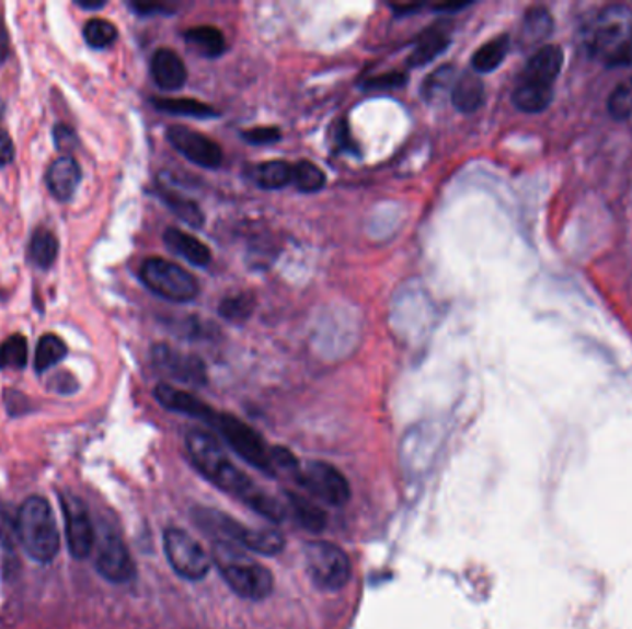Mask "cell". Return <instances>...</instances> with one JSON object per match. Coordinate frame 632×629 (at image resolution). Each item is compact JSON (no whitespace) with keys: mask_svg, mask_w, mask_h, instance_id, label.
I'll return each instance as SVG.
<instances>
[{"mask_svg":"<svg viewBox=\"0 0 632 629\" xmlns=\"http://www.w3.org/2000/svg\"><path fill=\"white\" fill-rule=\"evenodd\" d=\"M185 449L191 464L207 482L214 484L215 488L225 491L233 499L241 500L244 506L260 513L266 521L271 523L284 521L287 515L284 504L266 493L265 489L255 486L252 478L233 464V459L217 435L211 434L209 430H189L185 435Z\"/></svg>","mask_w":632,"mask_h":629,"instance_id":"obj_1","label":"cell"},{"mask_svg":"<svg viewBox=\"0 0 632 629\" xmlns=\"http://www.w3.org/2000/svg\"><path fill=\"white\" fill-rule=\"evenodd\" d=\"M586 48L604 66H632V8L610 4L594 15L586 26Z\"/></svg>","mask_w":632,"mask_h":629,"instance_id":"obj_2","label":"cell"},{"mask_svg":"<svg viewBox=\"0 0 632 629\" xmlns=\"http://www.w3.org/2000/svg\"><path fill=\"white\" fill-rule=\"evenodd\" d=\"M211 559L217 567L226 585L233 593L250 602H263L273 594V572L265 564L252 558V554L243 548L235 547L231 543L215 539L211 547Z\"/></svg>","mask_w":632,"mask_h":629,"instance_id":"obj_3","label":"cell"},{"mask_svg":"<svg viewBox=\"0 0 632 629\" xmlns=\"http://www.w3.org/2000/svg\"><path fill=\"white\" fill-rule=\"evenodd\" d=\"M562 66H564V53L561 47L545 45L538 48L516 82L513 91L515 106L524 113H540L548 109L553 101V85L559 80Z\"/></svg>","mask_w":632,"mask_h":629,"instance_id":"obj_4","label":"cell"},{"mask_svg":"<svg viewBox=\"0 0 632 629\" xmlns=\"http://www.w3.org/2000/svg\"><path fill=\"white\" fill-rule=\"evenodd\" d=\"M193 517L202 528L215 534L220 541L231 543L246 552L278 556L285 548L284 536L278 529L250 528L231 515H226L219 510H211V508H196Z\"/></svg>","mask_w":632,"mask_h":629,"instance_id":"obj_5","label":"cell"},{"mask_svg":"<svg viewBox=\"0 0 632 629\" xmlns=\"http://www.w3.org/2000/svg\"><path fill=\"white\" fill-rule=\"evenodd\" d=\"M15 528L24 552L37 563H50L58 556L59 529L48 500L43 497L24 500Z\"/></svg>","mask_w":632,"mask_h":629,"instance_id":"obj_6","label":"cell"},{"mask_svg":"<svg viewBox=\"0 0 632 629\" xmlns=\"http://www.w3.org/2000/svg\"><path fill=\"white\" fill-rule=\"evenodd\" d=\"M303 567L314 587L324 593H337L348 585L354 564L348 554L335 543H306L303 547Z\"/></svg>","mask_w":632,"mask_h":629,"instance_id":"obj_7","label":"cell"},{"mask_svg":"<svg viewBox=\"0 0 632 629\" xmlns=\"http://www.w3.org/2000/svg\"><path fill=\"white\" fill-rule=\"evenodd\" d=\"M211 424L239 458L255 469L273 475V449L266 445L260 432L231 413H217Z\"/></svg>","mask_w":632,"mask_h":629,"instance_id":"obj_8","label":"cell"},{"mask_svg":"<svg viewBox=\"0 0 632 629\" xmlns=\"http://www.w3.org/2000/svg\"><path fill=\"white\" fill-rule=\"evenodd\" d=\"M163 550L172 571L187 582H200L214 567L211 552H207L189 532L176 526L163 532Z\"/></svg>","mask_w":632,"mask_h":629,"instance_id":"obj_9","label":"cell"},{"mask_svg":"<svg viewBox=\"0 0 632 629\" xmlns=\"http://www.w3.org/2000/svg\"><path fill=\"white\" fill-rule=\"evenodd\" d=\"M141 279L163 300L187 303L198 295V281L189 270L161 257H150L141 266Z\"/></svg>","mask_w":632,"mask_h":629,"instance_id":"obj_10","label":"cell"},{"mask_svg":"<svg viewBox=\"0 0 632 629\" xmlns=\"http://www.w3.org/2000/svg\"><path fill=\"white\" fill-rule=\"evenodd\" d=\"M296 478L314 500H320L328 506H344L352 497L348 478L344 477L335 465L328 464V462L313 459L308 464L298 465Z\"/></svg>","mask_w":632,"mask_h":629,"instance_id":"obj_11","label":"cell"},{"mask_svg":"<svg viewBox=\"0 0 632 629\" xmlns=\"http://www.w3.org/2000/svg\"><path fill=\"white\" fill-rule=\"evenodd\" d=\"M96 571L104 580L115 585L128 583L136 576V564L125 539L115 529L102 528L96 534Z\"/></svg>","mask_w":632,"mask_h":629,"instance_id":"obj_12","label":"cell"},{"mask_svg":"<svg viewBox=\"0 0 632 629\" xmlns=\"http://www.w3.org/2000/svg\"><path fill=\"white\" fill-rule=\"evenodd\" d=\"M67 547L72 558L85 559L95 550L96 529L89 517L88 508L77 494L61 497Z\"/></svg>","mask_w":632,"mask_h":629,"instance_id":"obj_13","label":"cell"},{"mask_svg":"<svg viewBox=\"0 0 632 629\" xmlns=\"http://www.w3.org/2000/svg\"><path fill=\"white\" fill-rule=\"evenodd\" d=\"M166 141L171 142L172 148L182 153L185 160L204 168H219L225 160V153L214 139L182 124L166 128Z\"/></svg>","mask_w":632,"mask_h":629,"instance_id":"obj_14","label":"cell"},{"mask_svg":"<svg viewBox=\"0 0 632 629\" xmlns=\"http://www.w3.org/2000/svg\"><path fill=\"white\" fill-rule=\"evenodd\" d=\"M152 360L161 373H165L177 383L191 386H204L207 383L206 364L195 354L180 353L176 349L160 343L152 349Z\"/></svg>","mask_w":632,"mask_h":629,"instance_id":"obj_15","label":"cell"},{"mask_svg":"<svg viewBox=\"0 0 632 629\" xmlns=\"http://www.w3.org/2000/svg\"><path fill=\"white\" fill-rule=\"evenodd\" d=\"M154 395L158 403L171 412L184 413V416L200 419L206 423H214L215 416H217L214 408L207 406L204 400L198 399L189 392L174 388L171 384H160L154 389Z\"/></svg>","mask_w":632,"mask_h":629,"instance_id":"obj_16","label":"cell"},{"mask_svg":"<svg viewBox=\"0 0 632 629\" xmlns=\"http://www.w3.org/2000/svg\"><path fill=\"white\" fill-rule=\"evenodd\" d=\"M150 72L154 78L156 85L163 91H177L187 82V69L184 59L180 58L171 48H160L152 56Z\"/></svg>","mask_w":632,"mask_h":629,"instance_id":"obj_17","label":"cell"},{"mask_svg":"<svg viewBox=\"0 0 632 629\" xmlns=\"http://www.w3.org/2000/svg\"><path fill=\"white\" fill-rule=\"evenodd\" d=\"M82 179V171L71 155H61L48 166L47 187L59 201L71 200Z\"/></svg>","mask_w":632,"mask_h":629,"instance_id":"obj_18","label":"cell"},{"mask_svg":"<svg viewBox=\"0 0 632 629\" xmlns=\"http://www.w3.org/2000/svg\"><path fill=\"white\" fill-rule=\"evenodd\" d=\"M451 43L448 26L444 23L433 24L418 37L413 54L409 56V67H424L432 63L433 59L446 53Z\"/></svg>","mask_w":632,"mask_h":629,"instance_id":"obj_19","label":"cell"},{"mask_svg":"<svg viewBox=\"0 0 632 629\" xmlns=\"http://www.w3.org/2000/svg\"><path fill=\"white\" fill-rule=\"evenodd\" d=\"M285 494H287L284 504L285 513H290L296 523L308 529V532H313V534H320L322 529H325L328 515L317 504V500L306 497V494L292 493V491Z\"/></svg>","mask_w":632,"mask_h":629,"instance_id":"obj_20","label":"cell"},{"mask_svg":"<svg viewBox=\"0 0 632 629\" xmlns=\"http://www.w3.org/2000/svg\"><path fill=\"white\" fill-rule=\"evenodd\" d=\"M166 247L171 249L172 254L184 257L191 265L204 266L211 263V249L196 236L185 233V231L177 230V228H169L163 235Z\"/></svg>","mask_w":632,"mask_h":629,"instance_id":"obj_21","label":"cell"},{"mask_svg":"<svg viewBox=\"0 0 632 629\" xmlns=\"http://www.w3.org/2000/svg\"><path fill=\"white\" fill-rule=\"evenodd\" d=\"M451 102L461 113L478 112L485 102V83L478 72H464L451 88Z\"/></svg>","mask_w":632,"mask_h":629,"instance_id":"obj_22","label":"cell"},{"mask_svg":"<svg viewBox=\"0 0 632 629\" xmlns=\"http://www.w3.org/2000/svg\"><path fill=\"white\" fill-rule=\"evenodd\" d=\"M185 42L195 53L209 59L219 58L228 48L225 34L215 26H195V28L187 30Z\"/></svg>","mask_w":632,"mask_h":629,"instance_id":"obj_23","label":"cell"},{"mask_svg":"<svg viewBox=\"0 0 632 629\" xmlns=\"http://www.w3.org/2000/svg\"><path fill=\"white\" fill-rule=\"evenodd\" d=\"M508 50H510V37L507 34H502V36L486 42L483 47L479 48L478 53L473 54V71L478 74H489V72L496 71L497 67L502 66L507 58Z\"/></svg>","mask_w":632,"mask_h":629,"instance_id":"obj_24","label":"cell"},{"mask_svg":"<svg viewBox=\"0 0 632 629\" xmlns=\"http://www.w3.org/2000/svg\"><path fill=\"white\" fill-rule=\"evenodd\" d=\"M252 179L265 190H278L292 183V165L287 161H265L252 168Z\"/></svg>","mask_w":632,"mask_h":629,"instance_id":"obj_25","label":"cell"},{"mask_svg":"<svg viewBox=\"0 0 632 629\" xmlns=\"http://www.w3.org/2000/svg\"><path fill=\"white\" fill-rule=\"evenodd\" d=\"M161 200L165 201L169 209H171L174 214H176L180 220H184L185 224L191 225V228H202L204 222H206V217L202 212L200 207L196 201L189 200L187 196L177 195L174 190L169 187H160Z\"/></svg>","mask_w":632,"mask_h":629,"instance_id":"obj_26","label":"cell"},{"mask_svg":"<svg viewBox=\"0 0 632 629\" xmlns=\"http://www.w3.org/2000/svg\"><path fill=\"white\" fill-rule=\"evenodd\" d=\"M156 109L180 115V117H195L206 120V118L217 117L219 112L209 104L193 98H152Z\"/></svg>","mask_w":632,"mask_h":629,"instance_id":"obj_27","label":"cell"},{"mask_svg":"<svg viewBox=\"0 0 632 629\" xmlns=\"http://www.w3.org/2000/svg\"><path fill=\"white\" fill-rule=\"evenodd\" d=\"M553 30V19L545 8H531L527 10L526 19L521 24V43L526 45H537L551 36Z\"/></svg>","mask_w":632,"mask_h":629,"instance_id":"obj_28","label":"cell"},{"mask_svg":"<svg viewBox=\"0 0 632 629\" xmlns=\"http://www.w3.org/2000/svg\"><path fill=\"white\" fill-rule=\"evenodd\" d=\"M28 257L37 268L47 270L58 259V241L50 231L37 230L30 241Z\"/></svg>","mask_w":632,"mask_h":629,"instance_id":"obj_29","label":"cell"},{"mask_svg":"<svg viewBox=\"0 0 632 629\" xmlns=\"http://www.w3.org/2000/svg\"><path fill=\"white\" fill-rule=\"evenodd\" d=\"M66 341L61 340L59 336H42V340L37 343L36 360H34L37 373H45V371L50 370L53 365H56L58 362H61V360L66 359Z\"/></svg>","mask_w":632,"mask_h":629,"instance_id":"obj_30","label":"cell"},{"mask_svg":"<svg viewBox=\"0 0 632 629\" xmlns=\"http://www.w3.org/2000/svg\"><path fill=\"white\" fill-rule=\"evenodd\" d=\"M292 185L300 193L313 195V193H319L320 188H324L325 174L311 161H300L292 166Z\"/></svg>","mask_w":632,"mask_h":629,"instance_id":"obj_31","label":"cell"},{"mask_svg":"<svg viewBox=\"0 0 632 629\" xmlns=\"http://www.w3.org/2000/svg\"><path fill=\"white\" fill-rule=\"evenodd\" d=\"M28 360V343L24 336L13 335L0 343V370H23Z\"/></svg>","mask_w":632,"mask_h":629,"instance_id":"obj_32","label":"cell"},{"mask_svg":"<svg viewBox=\"0 0 632 629\" xmlns=\"http://www.w3.org/2000/svg\"><path fill=\"white\" fill-rule=\"evenodd\" d=\"M117 36L115 24L106 19H91L83 28V37L91 48H107L115 43Z\"/></svg>","mask_w":632,"mask_h":629,"instance_id":"obj_33","label":"cell"},{"mask_svg":"<svg viewBox=\"0 0 632 629\" xmlns=\"http://www.w3.org/2000/svg\"><path fill=\"white\" fill-rule=\"evenodd\" d=\"M255 301L246 294L230 295L220 303L219 312L222 318L233 324H241L244 319H249L254 312Z\"/></svg>","mask_w":632,"mask_h":629,"instance_id":"obj_34","label":"cell"},{"mask_svg":"<svg viewBox=\"0 0 632 629\" xmlns=\"http://www.w3.org/2000/svg\"><path fill=\"white\" fill-rule=\"evenodd\" d=\"M610 115L618 120H625L632 115V80H627L616 88L609 101Z\"/></svg>","mask_w":632,"mask_h":629,"instance_id":"obj_35","label":"cell"},{"mask_svg":"<svg viewBox=\"0 0 632 629\" xmlns=\"http://www.w3.org/2000/svg\"><path fill=\"white\" fill-rule=\"evenodd\" d=\"M409 82V77L405 72H387V74H379V77L370 78L363 83L365 91H383V89H400Z\"/></svg>","mask_w":632,"mask_h":629,"instance_id":"obj_36","label":"cell"},{"mask_svg":"<svg viewBox=\"0 0 632 629\" xmlns=\"http://www.w3.org/2000/svg\"><path fill=\"white\" fill-rule=\"evenodd\" d=\"M451 72H453V67L444 66L438 69V71L433 72L432 77L427 78L426 83H424V96L426 98H433L437 96L444 88H448L449 80H451Z\"/></svg>","mask_w":632,"mask_h":629,"instance_id":"obj_37","label":"cell"},{"mask_svg":"<svg viewBox=\"0 0 632 629\" xmlns=\"http://www.w3.org/2000/svg\"><path fill=\"white\" fill-rule=\"evenodd\" d=\"M244 139L250 142V144H273V142H278L281 139V131L274 126H260V128H252V130H246L243 133Z\"/></svg>","mask_w":632,"mask_h":629,"instance_id":"obj_38","label":"cell"},{"mask_svg":"<svg viewBox=\"0 0 632 629\" xmlns=\"http://www.w3.org/2000/svg\"><path fill=\"white\" fill-rule=\"evenodd\" d=\"M54 141H56V147L61 150V152H71L78 147V137L72 128L66 126V124H58L54 128Z\"/></svg>","mask_w":632,"mask_h":629,"instance_id":"obj_39","label":"cell"},{"mask_svg":"<svg viewBox=\"0 0 632 629\" xmlns=\"http://www.w3.org/2000/svg\"><path fill=\"white\" fill-rule=\"evenodd\" d=\"M13 158H15V148H13L12 139L4 131H0V166L10 165Z\"/></svg>","mask_w":632,"mask_h":629,"instance_id":"obj_40","label":"cell"},{"mask_svg":"<svg viewBox=\"0 0 632 629\" xmlns=\"http://www.w3.org/2000/svg\"><path fill=\"white\" fill-rule=\"evenodd\" d=\"M10 56V37H8L7 24L0 18V63L7 61Z\"/></svg>","mask_w":632,"mask_h":629,"instance_id":"obj_41","label":"cell"},{"mask_svg":"<svg viewBox=\"0 0 632 629\" xmlns=\"http://www.w3.org/2000/svg\"><path fill=\"white\" fill-rule=\"evenodd\" d=\"M134 10L137 13H141V15H150V13L154 12H166L165 7H161V4H134Z\"/></svg>","mask_w":632,"mask_h":629,"instance_id":"obj_42","label":"cell"},{"mask_svg":"<svg viewBox=\"0 0 632 629\" xmlns=\"http://www.w3.org/2000/svg\"><path fill=\"white\" fill-rule=\"evenodd\" d=\"M467 7L468 4L459 2V4H440V7H435V10H437V12H456V10H462V8Z\"/></svg>","mask_w":632,"mask_h":629,"instance_id":"obj_43","label":"cell"},{"mask_svg":"<svg viewBox=\"0 0 632 629\" xmlns=\"http://www.w3.org/2000/svg\"><path fill=\"white\" fill-rule=\"evenodd\" d=\"M78 7L83 8V10H101V8L106 7V2H77Z\"/></svg>","mask_w":632,"mask_h":629,"instance_id":"obj_44","label":"cell"},{"mask_svg":"<svg viewBox=\"0 0 632 629\" xmlns=\"http://www.w3.org/2000/svg\"><path fill=\"white\" fill-rule=\"evenodd\" d=\"M420 4H411V7H392V10L397 12V15H403V13L414 12L418 10Z\"/></svg>","mask_w":632,"mask_h":629,"instance_id":"obj_45","label":"cell"},{"mask_svg":"<svg viewBox=\"0 0 632 629\" xmlns=\"http://www.w3.org/2000/svg\"><path fill=\"white\" fill-rule=\"evenodd\" d=\"M2 113H4V104L0 102V115H2Z\"/></svg>","mask_w":632,"mask_h":629,"instance_id":"obj_46","label":"cell"}]
</instances>
